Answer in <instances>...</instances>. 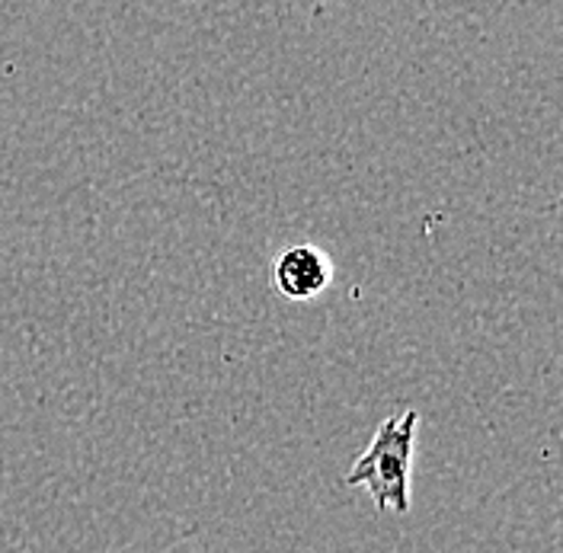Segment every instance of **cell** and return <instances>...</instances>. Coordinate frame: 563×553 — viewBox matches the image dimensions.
<instances>
[{"label":"cell","mask_w":563,"mask_h":553,"mask_svg":"<svg viewBox=\"0 0 563 553\" xmlns=\"http://www.w3.org/2000/svg\"><path fill=\"white\" fill-rule=\"evenodd\" d=\"M330 278H333L330 256L311 243L282 250L273 263V288L288 301H314L317 295L327 291Z\"/></svg>","instance_id":"obj_2"},{"label":"cell","mask_w":563,"mask_h":553,"mask_svg":"<svg viewBox=\"0 0 563 553\" xmlns=\"http://www.w3.org/2000/svg\"><path fill=\"white\" fill-rule=\"evenodd\" d=\"M420 413L400 410L382 419L368 449L352 461L346 486H362L378 512L407 516L410 512V480H413V449H417Z\"/></svg>","instance_id":"obj_1"}]
</instances>
